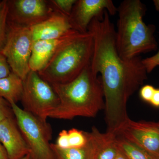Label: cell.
Returning a JSON list of instances; mask_svg holds the SVG:
<instances>
[{
	"label": "cell",
	"instance_id": "obj_2",
	"mask_svg": "<svg viewBox=\"0 0 159 159\" xmlns=\"http://www.w3.org/2000/svg\"><path fill=\"white\" fill-rule=\"evenodd\" d=\"M51 85L59 103L49 118L66 120L79 116L92 118L105 108L101 78L93 73L90 63L72 81Z\"/></svg>",
	"mask_w": 159,
	"mask_h": 159
},
{
	"label": "cell",
	"instance_id": "obj_24",
	"mask_svg": "<svg viewBox=\"0 0 159 159\" xmlns=\"http://www.w3.org/2000/svg\"><path fill=\"white\" fill-rule=\"evenodd\" d=\"M155 89L153 86L148 84L142 87L140 91V96L141 99L145 102L150 103Z\"/></svg>",
	"mask_w": 159,
	"mask_h": 159
},
{
	"label": "cell",
	"instance_id": "obj_28",
	"mask_svg": "<svg viewBox=\"0 0 159 159\" xmlns=\"http://www.w3.org/2000/svg\"><path fill=\"white\" fill-rule=\"evenodd\" d=\"M115 159H128L123 152L119 149V152L118 155Z\"/></svg>",
	"mask_w": 159,
	"mask_h": 159
},
{
	"label": "cell",
	"instance_id": "obj_1",
	"mask_svg": "<svg viewBox=\"0 0 159 159\" xmlns=\"http://www.w3.org/2000/svg\"><path fill=\"white\" fill-rule=\"evenodd\" d=\"M107 11L94 18L88 31L93 38L90 66L93 73L101 75L105 101L107 131L116 133L129 118V99L147 79L146 69L139 56L122 59L117 51L116 31Z\"/></svg>",
	"mask_w": 159,
	"mask_h": 159
},
{
	"label": "cell",
	"instance_id": "obj_29",
	"mask_svg": "<svg viewBox=\"0 0 159 159\" xmlns=\"http://www.w3.org/2000/svg\"><path fill=\"white\" fill-rule=\"evenodd\" d=\"M154 5L157 11H159V0H154Z\"/></svg>",
	"mask_w": 159,
	"mask_h": 159
},
{
	"label": "cell",
	"instance_id": "obj_27",
	"mask_svg": "<svg viewBox=\"0 0 159 159\" xmlns=\"http://www.w3.org/2000/svg\"><path fill=\"white\" fill-rule=\"evenodd\" d=\"M0 159H9L6 149L1 142H0Z\"/></svg>",
	"mask_w": 159,
	"mask_h": 159
},
{
	"label": "cell",
	"instance_id": "obj_30",
	"mask_svg": "<svg viewBox=\"0 0 159 159\" xmlns=\"http://www.w3.org/2000/svg\"><path fill=\"white\" fill-rule=\"evenodd\" d=\"M21 159H31V157H30V155L28 154L26 155V156L22 158Z\"/></svg>",
	"mask_w": 159,
	"mask_h": 159
},
{
	"label": "cell",
	"instance_id": "obj_14",
	"mask_svg": "<svg viewBox=\"0 0 159 159\" xmlns=\"http://www.w3.org/2000/svg\"><path fill=\"white\" fill-rule=\"evenodd\" d=\"M91 132L96 143V159L116 158L119 152L116 134L102 133L95 126Z\"/></svg>",
	"mask_w": 159,
	"mask_h": 159
},
{
	"label": "cell",
	"instance_id": "obj_7",
	"mask_svg": "<svg viewBox=\"0 0 159 159\" xmlns=\"http://www.w3.org/2000/svg\"><path fill=\"white\" fill-rule=\"evenodd\" d=\"M33 41L31 28L7 21L5 44L1 52L6 57L11 72L23 80L29 72Z\"/></svg>",
	"mask_w": 159,
	"mask_h": 159
},
{
	"label": "cell",
	"instance_id": "obj_25",
	"mask_svg": "<svg viewBox=\"0 0 159 159\" xmlns=\"http://www.w3.org/2000/svg\"><path fill=\"white\" fill-rule=\"evenodd\" d=\"M11 72L7 59L0 52V79L7 77Z\"/></svg>",
	"mask_w": 159,
	"mask_h": 159
},
{
	"label": "cell",
	"instance_id": "obj_11",
	"mask_svg": "<svg viewBox=\"0 0 159 159\" xmlns=\"http://www.w3.org/2000/svg\"><path fill=\"white\" fill-rule=\"evenodd\" d=\"M0 142L6 149L9 159H21L30 153L15 117L0 121Z\"/></svg>",
	"mask_w": 159,
	"mask_h": 159
},
{
	"label": "cell",
	"instance_id": "obj_20",
	"mask_svg": "<svg viewBox=\"0 0 159 159\" xmlns=\"http://www.w3.org/2000/svg\"><path fill=\"white\" fill-rule=\"evenodd\" d=\"M77 0H51L49 1L54 11L70 17Z\"/></svg>",
	"mask_w": 159,
	"mask_h": 159
},
{
	"label": "cell",
	"instance_id": "obj_26",
	"mask_svg": "<svg viewBox=\"0 0 159 159\" xmlns=\"http://www.w3.org/2000/svg\"><path fill=\"white\" fill-rule=\"evenodd\" d=\"M150 103L155 107H159V89H156Z\"/></svg>",
	"mask_w": 159,
	"mask_h": 159
},
{
	"label": "cell",
	"instance_id": "obj_4",
	"mask_svg": "<svg viewBox=\"0 0 159 159\" xmlns=\"http://www.w3.org/2000/svg\"><path fill=\"white\" fill-rule=\"evenodd\" d=\"M93 46V38L89 31L79 32L64 45L38 73L51 84L70 82L90 63Z\"/></svg>",
	"mask_w": 159,
	"mask_h": 159
},
{
	"label": "cell",
	"instance_id": "obj_5",
	"mask_svg": "<svg viewBox=\"0 0 159 159\" xmlns=\"http://www.w3.org/2000/svg\"><path fill=\"white\" fill-rule=\"evenodd\" d=\"M15 118L29 149L31 159H54L50 141L52 130L47 122L21 108L10 104Z\"/></svg>",
	"mask_w": 159,
	"mask_h": 159
},
{
	"label": "cell",
	"instance_id": "obj_16",
	"mask_svg": "<svg viewBox=\"0 0 159 159\" xmlns=\"http://www.w3.org/2000/svg\"><path fill=\"white\" fill-rule=\"evenodd\" d=\"M24 88L23 80L11 72L7 77L0 79V97L10 104L20 101Z\"/></svg>",
	"mask_w": 159,
	"mask_h": 159
},
{
	"label": "cell",
	"instance_id": "obj_23",
	"mask_svg": "<svg viewBox=\"0 0 159 159\" xmlns=\"http://www.w3.org/2000/svg\"><path fill=\"white\" fill-rule=\"evenodd\" d=\"M55 145L61 149H66L70 148L68 131L63 129L58 134Z\"/></svg>",
	"mask_w": 159,
	"mask_h": 159
},
{
	"label": "cell",
	"instance_id": "obj_8",
	"mask_svg": "<svg viewBox=\"0 0 159 159\" xmlns=\"http://www.w3.org/2000/svg\"><path fill=\"white\" fill-rule=\"evenodd\" d=\"M8 22L29 28L48 19L54 11L45 0H8Z\"/></svg>",
	"mask_w": 159,
	"mask_h": 159
},
{
	"label": "cell",
	"instance_id": "obj_15",
	"mask_svg": "<svg viewBox=\"0 0 159 159\" xmlns=\"http://www.w3.org/2000/svg\"><path fill=\"white\" fill-rule=\"evenodd\" d=\"M51 147L54 159H96V143L91 132H89L87 143L83 147L61 149L51 143Z\"/></svg>",
	"mask_w": 159,
	"mask_h": 159
},
{
	"label": "cell",
	"instance_id": "obj_9",
	"mask_svg": "<svg viewBox=\"0 0 159 159\" xmlns=\"http://www.w3.org/2000/svg\"><path fill=\"white\" fill-rule=\"evenodd\" d=\"M115 134L139 145L159 159V122H136L129 119Z\"/></svg>",
	"mask_w": 159,
	"mask_h": 159
},
{
	"label": "cell",
	"instance_id": "obj_19",
	"mask_svg": "<svg viewBox=\"0 0 159 159\" xmlns=\"http://www.w3.org/2000/svg\"><path fill=\"white\" fill-rule=\"evenodd\" d=\"M70 148L84 146L88 141L89 132L73 128L68 131Z\"/></svg>",
	"mask_w": 159,
	"mask_h": 159
},
{
	"label": "cell",
	"instance_id": "obj_3",
	"mask_svg": "<svg viewBox=\"0 0 159 159\" xmlns=\"http://www.w3.org/2000/svg\"><path fill=\"white\" fill-rule=\"evenodd\" d=\"M145 11V5L140 0H125L118 7L116 43L122 59H133L157 49L155 26L146 25L143 21Z\"/></svg>",
	"mask_w": 159,
	"mask_h": 159
},
{
	"label": "cell",
	"instance_id": "obj_17",
	"mask_svg": "<svg viewBox=\"0 0 159 159\" xmlns=\"http://www.w3.org/2000/svg\"><path fill=\"white\" fill-rule=\"evenodd\" d=\"M119 149L128 159H155L147 152L133 142L116 134Z\"/></svg>",
	"mask_w": 159,
	"mask_h": 159
},
{
	"label": "cell",
	"instance_id": "obj_6",
	"mask_svg": "<svg viewBox=\"0 0 159 159\" xmlns=\"http://www.w3.org/2000/svg\"><path fill=\"white\" fill-rule=\"evenodd\" d=\"M21 101L23 109L47 121L49 115L59 103V98L52 86L38 73L31 70L23 80Z\"/></svg>",
	"mask_w": 159,
	"mask_h": 159
},
{
	"label": "cell",
	"instance_id": "obj_13",
	"mask_svg": "<svg viewBox=\"0 0 159 159\" xmlns=\"http://www.w3.org/2000/svg\"><path fill=\"white\" fill-rule=\"evenodd\" d=\"M31 29L33 41L35 42L58 38L73 29L69 17L54 11L48 19Z\"/></svg>",
	"mask_w": 159,
	"mask_h": 159
},
{
	"label": "cell",
	"instance_id": "obj_12",
	"mask_svg": "<svg viewBox=\"0 0 159 159\" xmlns=\"http://www.w3.org/2000/svg\"><path fill=\"white\" fill-rule=\"evenodd\" d=\"M79 32L72 29L58 38L34 42L30 60L31 70L38 72L42 70L54 54Z\"/></svg>",
	"mask_w": 159,
	"mask_h": 159
},
{
	"label": "cell",
	"instance_id": "obj_22",
	"mask_svg": "<svg viewBox=\"0 0 159 159\" xmlns=\"http://www.w3.org/2000/svg\"><path fill=\"white\" fill-rule=\"evenodd\" d=\"M142 63L148 74L152 72L154 69L159 66V50L153 56L142 59Z\"/></svg>",
	"mask_w": 159,
	"mask_h": 159
},
{
	"label": "cell",
	"instance_id": "obj_18",
	"mask_svg": "<svg viewBox=\"0 0 159 159\" xmlns=\"http://www.w3.org/2000/svg\"><path fill=\"white\" fill-rule=\"evenodd\" d=\"M8 12V0L0 1V52L6 41Z\"/></svg>",
	"mask_w": 159,
	"mask_h": 159
},
{
	"label": "cell",
	"instance_id": "obj_10",
	"mask_svg": "<svg viewBox=\"0 0 159 159\" xmlns=\"http://www.w3.org/2000/svg\"><path fill=\"white\" fill-rule=\"evenodd\" d=\"M106 10L113 16L118 8L111 0H77L69 17L72 29L80 33L88 32L91 21Z\"/></svg>",
	"mask_w": 159,
	"mask_h": 159
},
{
	"label": "cell",
	"instance_id": "obj_21",
	"mask_svg": "<svg viewBox=\"0 0 159 159\" xmlns=\"http://www.w3.org/2000/svg\"><path fill=\"white\" fill-rule=\"evenodd\" d=\"M15 117L11 105L6 99L0 97V121Z\"/></svg>",
	"mask_w": 159,
	"mask_h": 159
}]
</instances>
